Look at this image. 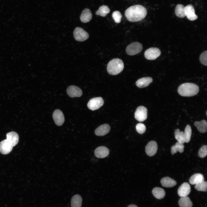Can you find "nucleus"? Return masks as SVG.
Returning <instances> with one entry per match:
<instances>
[{
    "instance_id": "nucleus-1",
    "label": "nucleus",
    "mask_w": 207,
    "mask_h": 207,
    "mask_svg": "<svg viewBox=\"0 0 207 207\" xmlns=\"http://www.w3.org/2000/svg\"><path fill=\"white\" fill-rule=\"evenodd\" d=\"M147 14L146 8L141 5L131 6L125 11V15L127 20L131 22H136L144 19Z\"/></svg>"
},
{
    "instance_id": "nucleus-2",
    "label": "nucleus",
    "mask_w": 207,
    "mask_h": 207,
    "mask_svg": "<svg viewBox=\"0 0 207 207\" xmlns=\"http://www.w3.org/2000/svg\"><path fill=\"white\" fill-rule=\"evenodd\" d=\"M198 86L192 83H183L179 86L178 89L179 94L184 97H191L197 95L199 92Z\"/></svg>"
},
{
    "instance_id": "nucleus-3",
    "label": "nucleus",
    "mask_w": 207,
    "mask_h": 207,
    "mask_svg": "<svg viewBox=\"0 0 207 207\" xmlns=\"http://www.w3.org/2000/svg\"><path fill=\"white\" fill-rule=\"evenodd\" d=\"M124 68V64L122 61L119 58H115L109 62L107 70L109 74L115 75L120 73Z\"/></svg>"
},
{
    "instance_id": "nucleus-4",
    "label": "nucleus",
    "mask_w": 207,
    "mask_h": 207,
    "mask_svg": "<svg viewBox=\"0 0 207 207\" xmlns=\"http://www.w3.org/2000/svg\"><path fill=\"white\" fill-rule=\"evenodd\" d=\"M143 49L142 44L138 42H134L126 47V52L129 55H133L141 52Z\"/></svg>"
},
{
    "instance_id": "nucleus-5",
    "label": "nucleus",
    "mask_w": 207,
    "mask_h": 207,
    "mask_svg": "<svg viewBox=\"0 0 207 207\" xmlns=\"http://www.w3.org/2000/svg\"><path fill=\"white\" fill-rule=\"evenodd\" d=\"M75 39L78 41H83L87 39L89 37L88 33L80 27H77L73 32Z\"/></svg>"
},
{
    "instance_id": "nucleus-6",
    "label": "nucleus",
    "mask_w": 207,
    "mask_h": 207,
    "mask_svg": "<svg viewBox=\"0 0 207 207\" xmlns=\"http://www.w3.org/2000/svg\"><path fill=\"white\" fill-rule=\"evenodd\" d=\"M103 103L104 101L102 97H96L91 99L88 102L87 106L89 109L95 110L99 109Z\"/></svg>"
},
{
    "instance_id": "nucleus-7",
    "label": "nucleus",
    "mask_w": 207,
    "mask_h": 207,
    "mask_svg": "<svg viewBox=\"0 0 207 207\" xmlns=\"http://www.w3.org/2000/svg\"><path fill=\"white\" fill-rule=\"evenodd\" d=\"M160 50L156 47H151L146 50L144 53V56L147 60H153L156 59L161 54Z\"/></svg>"
},
{
    "instance_id": "nucleus-8",
    "label": "nucleus",
    "mask_w": 207,
    "mask_h": 207,
    "mask_svg": "<svg viewBox=\"0 0 207 207\" xmlns=\"http://www.w3.org/2000/svg\"><path fill=\"white\" fill-rule=\"evenodd\" d=\"M147 109L146 108L140 106L137 108L135 114L136 120L139 122H143L147 118Z\"/></svg>"
},
{
    "instance_id": "nucleus-9",
    "label": "nucleus",
    "mask_w": 207,
    "mask_h": 207,
    "mask_svg": "<svg viewBox=\"0 0 207 207\" xmlns=\"http://www.w3.org/2000/svg\"><path fill=\"white\" fill-rule=\"evenodd\" d=\"M158 150V145L155 141H152L149 142L146 146L145 151L149 156H152L156 153Z\"/></svg>"
},
{
    "instance_id": "nucleus-10",
    "label": "nucleus",
    "mask_w": 207,
    "mask_h": 207,
    "mask_svg": "<svg viewBox=\"0 0 207 207\" xmlns=\"http://www.w3.org/2000/svg\"><path fill=\"white\" fill-rule=\"evenodd\" d=\"M66 91L68 95L71 97H80L83 93L82 91L80 88L74 85L69 86Z\"/></svg>"
},
{
    "instance_id": "nucleus-11",
    "label": "nucleus",
    "mask_w": 207,
    "mask_h": 207,
    "mask_svg": "<svg viewBox=\"0 0 207 207\" xmlns=\"http://www.w3.org/2000/svg\"><path fill=\"white\" fill-rule=\"evenodd\" d=\"M53 117L55 124L58 126H61L64 121V117L62 112L60 110H55L53 114Z\"/></svg>"
},
{
    "instance_id": "nucleus-12",
    "label": "nucleus",
    "mask_w": 207,
    "mask_h": 207,
    "mask_svg": "<svg viewBox=\"0 0 207 207\" xmlns=\"http://www.w3.org/2000/svg\"><path fill=\"white\" fill-rule=\"evenodd\" d=\"M185 16L189 20L193 21L198 18V16L195 13L194 9L191 5H188L185 7Z\"/></svg>"
},
{
    "instance_id": "nucleus-13",
    "label": "nucleus",
    "mask_w": 207,
    "mask_h": 207,
    "mask_svg": "<svg viewBox=\"0 0 207 207\" xmlns=\"http://www.w3.org/2000/svg\"><path fill=\"white\" fill-rule=\"evenodd\" d=\"M13 146L6 140L0 142V152L3 154H7L12 150Z\"/></svg>"
},
{
    "instance_id": "nucleus-14",
    "label": "nucleus",
    "mask_w": 207,
    "mask_h": 207,
    "mask_svg": "<svg viewBox=\"0 0 207 207\" xmlns=\"http://www.w3.org/2000/svg\"><path fill=\"white\" fill-rule=\"evenodd\" d=\"M109 154V149L104 146H101L97 148L94 151L95 156L99 158H103L108 156Z\"/></svg>"
},
{
    "instance_id": "nucleus-15",
    "label": "nucleus",
    "mask_w": 207,
    "mask_h": 207,
    "mask_svg": "<svg viewBox=\"0 0 207 207\" xmlns=\"http://www.w3.org/2000/svg\"><path fill=\"white\" fill-rule=\"evenodd\" d=\"M191 191V187L189 184L187 182L182 184L178 190V194L180 197L187 196Z\"/></svg>"
},
{
    "instance_id": "nucleus-16",
    "label": "nucleus",
    "mask_w": 207,
    "mask_h": 207,
    "mask_svg": "<svg viewBox=\"0 0 207 207\" xmlns=\"http://www.w3.org/2000/svg\"><path fill=\"white\" fill-rule=\"evenodd\" d=\"M110 127L109 125L104 124L98 127L95 130V134L98 136H103L106 135L110 131Z\"/></svg>"
},
{
    "instance_id": "nucleus-17",
    "label": "nucleus",
    "mask_w": 207,
    "mask_h": 207,
    "mask_svg": "<svg viewBox=\"0 0 207 207\" xmlns=\"http://www.w3.org/2000/svg\"><path fill=\"white\" fill-rule=\"evenodd\" d=\"M6 140L14 147L16 145L19 141V136L16 132L12 131L6 134Z\"/></svg>"
},
{
    "instance_id": "nucleus-18",
    "label": "nucleus",
    "mask_w": 207,
    "mask_h": 207,
    "mask_svg": "<svg viewBox=\"0 0 207 207\" xmlns=\"http://www.w3.org/2000/svg\"><path fill=\"white\" fill-rule=\"evenodd\" d=\"M153 81L152 78L149 77L141 78L136 82V85L139 88H143L148 86Z\"/></svg>"
},
{
    "instance_id": "nucleus-19",
    "label": "nucleus",
    "mask_w": 207,
    "mask_h": 207,
    "mask_svg": "<svg viewBox=\"0 0 207 207\" xmlns=\"http://www.w3.org/2000/svg\"><path fill=\"white\" fill-rule=\"evenodd\" d=\"M92 17V15L91 10L86 8L83 11L80 16V19L82 22L87 23L91 19Z\"/></svg>"
},
{
    "instance_id": "nucleus-20",
    "label": "nucleus",
    "mask_w": 207,
    "mask_h": 207,
    "mask_svg": "<svg viewBox=\"0 0 207 207\" xmlns=\"http://www.w3.org/2000/svg\"><path fill=\"white\" fill-rule=\"evenodd\" d=\"M203 175L200 173H196L192 175L189 179V182L191 185H196L204 181Z\"/></svg>"
},
{
    "instance_id": "nucleus-21",
    "label": "nucleus",
    "mask_w": 207,
    "mask_h": 207,
    "mask_svg": "<svg viewBox=\"0 0 207 207\" xmlns=\"http://www.w3.org/2000/svg\"><path fill=\"white\" fill-rule=\"evenodd\" d=\"M162 185L166 187H171L176 185V182L168 177L163 178L161 180Z\"/></svg>"
},
{
    "instance_id": "nucleus-22",
    "label": "nucleus",
    "mask_w": 207,
    "mask_h": 207,
    "mask_svg": "<svg viewBox=\"0 0 207 207\" xmlns=\"http://www.w3.org/2000/svg\"><path fill=\"white\" fill-rule=\"evenodd\" d=\"M194 125L200 132L205 133L207 131V122L206 120H202L200 122L195 121L194 123Z\"/></svg>"
},
{
    "instance_id": "nucleus-23",
    "label": "nucleus",
    "mask_w": 207,
    "mask_h": 207,
    "mask_svg": "<svg viewBox=\"0 0 207 207\" xmlns=\"http://www.w3.org/2000/svg\"><path fill=\"white\" fill-rule=\"evenodd\" d=\"M180 207H192V203L190 198L187 196L181 197L178 201Z\"/></svg>"
},
{
    "instance_id": "nucleus-24",
    "label": "nucleus",
    "mask_w": 207,
    "mask_h": 207,
    "mask_svg": "<svg viewBox=\"0 0 207 207\" xmlns=\"http://www.w3.org/2000/svg\"><path fill=\"white\" fill-rule=\"evenodd\" d=\"M152 193L155 197L159 199H162L165 195L164 190L159 187L154 188L152 190Z\"/></svg>"
},
{
    "instance_id": "nucleus-25",
    "label": "nucleus",
    "mask_w": 207,
    "mask_h": 207,
    "mask_svg": "<svg viewBox=\"0 0 207 207\" xmlns=\"http://www.w3.org/2000/svg\"><path fill=\"white\" fill-rule=\"evenodd\" d=\"M82 199L81 197L78 195L73 196L71 200V207H81Z\"/></svg>"
},
{
    "instance_id": "nucleus-26",
    "label": "nucleus",
    "mask_w": 207,
    "mask_h": 207,
    "mask_svg": "<svg viewBox=\"0 0 207 207\" xmlns=\"http://www.w3.org/2000/svg\"><path fill=\"white\" fill-rule=\"evenodd\" d=\"M184 146L183 143L179 142L172 145L171 147V153L172 155L176 153L177 152L180 153H183L184 150Z\"/></svg>"
},
{
    "instance_id": "nucleus-27",
    "label": "nucleus",
    "mask_w": 207,
    "mask_h": 207,
    "mask_svg": "<svg viewBox=\"0 0 207 207\" xmlns=\"http://www.w3.org/2000/svg\"><path fill=\"white\" fill-rule=\"evenodd\" d=\"M185 7L181 4H178L176 5L175 13L177 16L180 18H183L185 16Z\"/></svg>"
},
{
    "instance_id": "nucleus-28",
    "label": "nucleus",
    "mask_w": 207,
    "mask_h": 207,
    "mask_svg": "<svg viewBox=\"0 0 207 207\" xmlns=\"http://www.w3.org/2000/svg\"><path fill=\"white\" fill-rule=\"evenodd\" d=\"M110 11L109 8L106 5H102L99 7L96 11L95 14L103 17L106 16Z\"/></svg>"
},
{
    "instance_id": "nucleus-29",
    "label": "nucleus",
    "mask_w": 207,
    "mask_h": 207,
    "mask_svg": "<svg viewBox=\"0 0 207 207\" xmlns=\"http://www.w3.org/2000/svg\"><path fill=\"white\" fill-rule=\"evenodd\" d=\"M175 136L178 142L183 144L185 143L183 132H181L179 129H177L175 130Z\"/></svg>"
},
{
    "instance_id": "nucleus-30",
    "label": "nucleus",
    "mask_w": 207,
    "mask_h": 207,
    "mask_svg": "<svg viewBox=\"0 0 207 207\" xmlns=\"http://www.w3.org/2000/svg\"><path fill=\"white\" fill-rule=\"evenodd\" d=\"M185 142L188 143L191 139V129L189 125H187L184 132Z\"/></svg>"
},
{
    "instance_id": "nucleus-31",
    "label": "nucleus",
    "mask_w": 207,
    "mask_h": 207,
    "mask_svg": "<svg viewBox=\"0 0 207 207\" xmlns=\"http://www.w3.org/2000/svg\"><path fill=\"white\" fill-rule=\"evenodd\" d=\"M195 188L198 191H206L207 190V183L203 181L195 185Z\"/></svg>"
},
{
    "instance_id": "nucleus-32",
    "label": "nucleus",
    "mask_w": 207,
    "mask_h": 207,
    "mask_svg": "<svg viewBox=\"0 0 207 207\" xmlns=\"http://www.w3.org/2000/svg\"><path fill=\"white\" fill-rule=\"evenodd\" d=\"M112 16L113 18L116 23H119L120 22L122 15L119 11H116L114 12Z\"/></svg>"
},
{
    "instance_id": "nucleus-33",
    "label": "nucleus",
    "mask_w": 207,
    "mask_h": 207,
    "mask_svg": "<svg viewBox=\"0 0 207 207\" xmlns=\"http://www.w3.org/2000/svg\"><path fill=\"white\" fill-rule=\"evenodd\" d=\"M207 154V146L204 145L200 149L198 152V156L200 158H204Z\"/></svg>"
},
{
    "instance_id": "nucleus-34",
    "label": "nucleus",
    "mask_w": 207,
    "mask_h": 207,
    "mask_svg": "<svg viewBox=\"0 0 207 207\" xmlns=\"http://www.w3.org/2000/svg\"><path fill=\"white\" fill-rule=\"evenodd\" d=\"M136 129L137 132L140 134L144 133L146 129L145 126L141 123L137 124L136 125Z\"/></svg>"
},
{
    "instance_id": "nucleus-35",
    "label": "nucleus",
    "mask_w": 207,
    "mask_h": 207,
    "mask_svg": "<svg viewBox=\"0 0 207 207\" xmlns=\"http://www.w3.org/2000/svg\"><path fill=\"white\" fill-rule=\"evenodd\" d=\"M207 51H206L202 53L200 56V60L202 64L206 66L207 64Z\"/></svg>"
},
{
    "instance_id": "nucleus-36",
    "label": "nucleus",
    "mask_w": 207,
    "mask_h": 207,
    "mask_svg": "<svg viewBox=\"0 0 207 207\" xmlns=\"http://www.w3.org/2000/svg\"><path fill=\"white\" fill-rule=\"evenodd\" d=\"M128 207H138L134 204H131V205H129Z\"/></svg>"
}]
</instances>
